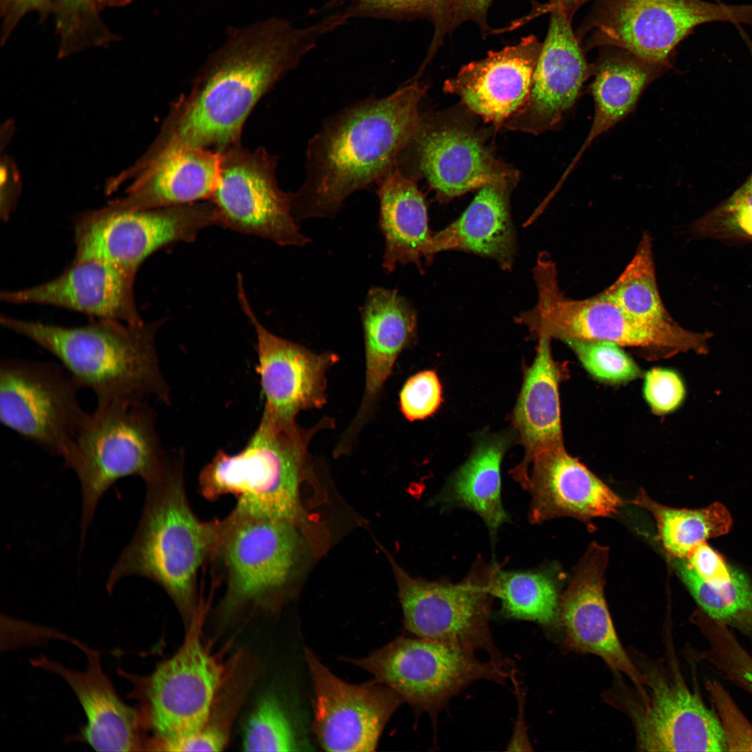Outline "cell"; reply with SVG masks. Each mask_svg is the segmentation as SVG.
I'll return each mask as SVG.
<instances>
[{"mask_svg":"<svg viewBox=\"0 0 752 752\" xmlns=\"http://www.w3.org/2000/svg\"><path fill=\"white\" fill-rule=\"evenodd\" d=\"M339 26L329 15L304 28L272 17L234 30L206 61L188 92L170 107L140 157L150 161L184 148L221 152L241 142L249 115L325 34Z\"/></svg>","mask_w":752,"mask_h":752,"instance_id":"cell-1","label":"cell"},{"mask_svg":"<svg viewBox=\"0 0 752 752\" xmlns=\"http://www.w3.org/2000/svg\"><path fill=\"white\" fill-rule=\"evenodd\" d=\"M426 89L412 79L390 95L357 102L325 120L308 143L304 182L291 193L297 221L334 217L350 195L395 167L420 123Z\"/></svg>","mask_w":752,"mask_h":752,"instance_id":"cell-2","label":"cell"},{"mask_svg":"<svg viewBox=\"0 0 752 752\" xmlns=\"http://www.w3.org/2000/svg\"><path fill=\"white\" fill-rule=\"evenodd\" d=\"M146 485L139 523L113 567L107 586L111 590L130 576L150 579L171 597L187 626L203 600L199 574L210 563L222 519L203 521L193 511L181 456L170 458L162 475Z\"/></svg>","mask_w":752,"mask_h":752,"instance_id":"cell-3","label":"cell"},{"mask_svg":"<svg viewBox=\"0 0 752 752\" xmlns=\"http://www.w3.org/2000/svg\"><path fill=\"white\" fill-rule=\"evenodd\" d=\"M1 324L53 355L79 389L91 390L97 403L169 402L155 347L162 321L128 324L95 319L77 327L1 316Z\"/></svg>","mask_w":752,"mask_h":752,"instance_id":"cell-4","label":"cell"},{"mask_svg":"<svg viewBox=\"0 0 752 752\" xmlns=\"http://www.w3.org/2000/svg\"><path fill=\"white\" fill-rule=\"evenodd\" d=\"M331 423L324 418L304 429L296 422L281 423L262 417L241 451L230 455L219 451L202 469L200 494L210 501L231 494L237 499L235 512L285 519L301 527L299 487L308 447L313 435Z\"/></svg>","mask_w":752,"mask_h":752,"instance_id":"cell-5","label":"cell"},{"mask_svg":"<svg viewBox=\"0 0 752 752\" xmlns=\"http://www.w3.org/2000/svg\"><path fill=\"white\" fill-rule=\"evenodd\" d=\"M62 457L81 487V540L97 503L116 480L130 476L158 479L169 457L160 444L155 414L146 401L97 403L86 413Z\"/></svg>","mask_w":752,"mask_h":752,"instance_id":"cell-6","label":"cell"},{"mask_svg":"<svg viewBox=\"0 0 752 752\" xmlns=\"http://www.w3.org/2000/svg\"><path fill=\"white\" fill-rule=\"evenodd\" d=\"M299 527L281 519L231 511L222 519L210 563L224 593L217 607L223 618L274 611L295 577Z\"/></svg>","mask_w":752,"mask_h":752,"instance_id":"cell-7","label":"cell"},{"mask_svg":"<svg viewBox=\"0 0 752 752\" xmlns=\"http://www.w3.org/2000/svg\"><path fill=\"white\" fill-rule=\"evenodd\" d=\"M533 275L538 301L517 319L536 337L543 334L563 342L606 340L674 354L707 352L711 333L687 330L673 320L654 322L637 319L602 292L583 299L566 297L559 288L555 264L546 252L539 254Z\"/></svg>","mask_w":752,"mask_h":752,"instance_id":"cell-8","label":"cell"},{"mask_svg":"<svg viewBox=\"0 0 752 752\" xmlns=\"http://www.w3.org/2000/svg\"><path fill=\"white\" fill-rule=\"evenodd\" d=\"M211 604L204 599L187 625L178 650L138 680L137 697L145 730L152 736L147 750L187 737L207 721L214 702L231 668L203 639V627Z\"/></svg>","mask_w":752,"mask_h":752,"instance_id":"cell-9","label":"cell"},{"mask_svg":"<svg viewBox=\"0 0 752 752\" xmlns=\"http://www.w3.org/2000/svg\"><path fill=\"white\" fill-rule=\"evenodd\" d=\"M345 661L371 673L407 703L417 715L437 716L451 698L474 682L503 684L512 669L476 652L422 638L400 636L363 658Z\"/></svg>","mask_w":752,"mask_h":752,"instance_id":"cell-10","label":"cell"},{"mask_svg":"<svg viewBox=\"0 0 752 752\" xmlns=\"http://www.w3.org/2000/svg\"><path fill=\"white\" fill-rule=\"evenodd\" d=\"M577 36L591 31L587 48L613 47L666 68L675 47L697 26L752 23V4L705 0H596Z\"/></svg>","mask_w":752,"mask_h":752,"instance_id":"cell-11","label":"cell"},{"mask_svg":"<svg viewBox=\"0 0 752 752\" xmlns=\"http://www.w3.org/2000/svg\"><path fill=\"white\" fill-rule=\"evenodd\" d=\"M405 629L417 637L486 652L508 668L511 661L494 643L489 617L491 580L498 564L479 557L460 581H428L410 576L393 563Z\"/></svg>","mask_w":752,"mask_h":752,"instance_id":"cell-12","label":"cell"},{"mask_svg":"<svg viewBox=\"0 0 752 752\" xmlns=\"http://www.w3.org/2000/svg\"><path fill=\"white\" fill-rule=\"evenodd\" d=\"M212 226H217V218L210 201L143 210L108 203L77 217L74 260H102L137 272L156 251L194 242L201 230Z\"/></svg>","mask_w":752,"mask_h":752,"instance_id":"cell-13","label":"cell"},{"mask_svg":"<svg viewBox=\"0 0 752 752\" xmlns=\"http://www.w3.org/2000/svg\"><path fill=\"white\" fill-rule=\"evenodd\" d=\"M219 153V180L209 200L217 226L281 246H306L311 240L293 216L291 193L283 191L276 180L278 157L263 147L249 150L241 142Z\"/></svg>","mask_w":752,"mask_h":752,"instance_id":"cell-14","label":"cell"},{"mask_svg":"<svg viewBox=\"0 0 752 752\" xmlns=\"http://www.w3.org/2000/svg\"><path fill=\"white\" fill-rule=\"evenodd\" d=\"M80 389L59 363L6 358L0 363V420L45 451L61 456L86 412Z\"/></svg>","mask_w":752,"mask_h":752,"instance_id":"cell-15","label":"cell"},{"mask_svg":"<svg viewBox=\"0 0 752 752\" xmlns=\"http://www.w3.org/2000/svg\"><path fill=\"white\" fill-rule=\"evenodd\" d=\"M395 166L416 181L424 178L441 202L517 173L496 159L472 124L440 116H421Z\"/></svg>","mask_w":752,"mask_h":752,"instance_id":"cell-16","label":"cell"},{"mask_svg":"<svg viewBox=\"0 0 752 752\" xmlns=\"http://www.w3.org/2000/svg\"><path fill=\"white\" fill-rule=\"evenodd\" d=\"M305 655L314 689L313 730L320 746L333 752L374 751L401 697L376 680L347 683L310 649Z\"/></svg>","mask_w":752,"mask_h":752,"instance_id":"cell-17","label":"cell"},{"mask_svg":"<svg viewBox=\"0 0 752 752\" xmlns=\"http://www.w3.org/2000/svg\"><path fill=\"white\" fill-rule=\"evenodd\" d=\"M550 19L524 104L501 127L538 134L556 128L579 97L591 75L579 39L574 33V13L561 0H549Z\"/></svg>","mask_w":752,"mask_h":752,"instance_id":"cell-18","label":"cell"},{"mask_svg":"<svg viewBox=\"0 0 752 752\" xmlns=\"http://www.w3.org/2000/svg\"><path fill=\"white\" fill-rule=\"evenodd\" d=\"M237 281L241 308L256 334V370L265 401L262 416L279 423H295L300 411L324 405L326 373L339 357L331 352L317 354L270 332L250 306L240 276Z\"/></svg>","mask_w":752,"mask_h":752,"instance_id":"cell-19","label":"cell"},{"mask_svg":"<svg viewBox=\"0 0 752 752\" xmlns=\"http://www.w3.org/2000/svg\"><path fill=\"white\" fill-rule=\"evenodd\" d=\"M607 559V548L592 543L561 597L558 614L565 643L575 652L597 655L614 670L624 673L646 700L643 686L648 684V678L638 671L623 649L604 598Z\"/></svg>","mask_w":752,"mask_h":752,"instance_id":"cell-20","label":"cell"},{"mask_svg":"<svg viewBox=\"0 0 752 752\" xmlns=\"http://www.w3.org/2000/svg\"><path fill=\"white\" fill-rule=\"evenodd\" d=\"M219 169V153L199 148L181 149L148 162L137 159L107 180L108 194L127 186L124 195L109 204L143 210L209 201L218 183Z\"/></svg>","mask_w":752,"mask_h":752,"instance_id":"cell-21","label":"cell"},{"mask_svg":"<svg viewBox=\"0 0 752 752\" xmlns=\"http://www.w3.org/2000/svg\"><path fill=\"white\" fill-rule=\"evenodd\" d=\"M136 274L102 260H73L56 278L28 288L3 291L1 299L10 304L50 305L97 319L141 324L143 321L134 296Z\"/></svg>","mask_w":752,"mask_h":752,"instance_id":"cell-22","label":"cell"},{"mask_svg":"<svg viewBox=\"0 0 752 752\" xmlns=\"http://www.w3.org/2000/svg\"><path fill=\"white\" fill-rule=\"evenodd\" d=\"M651 695L633 714L637 744L648 751H723L727 738L721 720L696 692L680 681L648 678Z\"/></svg>","mask_w":752,"mask_h":752,"instance_id":"cell-23","label":"cell"},{"mask_svg":"<svg viewBox=\"0 0 752 752\" xmlns=\"http://www.w3.org/2000/svg\"><path fill=\"white\" fill-rule=\"evenodd\" d=\"M542 42L533 35L463 65L446 80L444 91L457 95L471 112L501 127L526 102Z\"/></svg>","mask_w":752,"mask_h":752,"instance_id":"cell-24","label":"cell"},{"mask_svg":"<svg viewBox=\"0 0 752 752\" xmlns=\"http://www.w3.org/2000/svg\"><path fill=\"white\" fill-rule=\"evenodd\" d=\"M531 495L528 519L542 524L572 517L586 524L616 512L622 500L564 446L535 457L522 486Z\"/></svg>","mask_w":752,"mask_h":752,"instance_id":"cell-25","label":"cell"},{"mask_svg":"<svg viewBox=\"0 0 752 752\" xmlns=\"http://www.w3.org/2000/svg\"><path fill=\"white\" fill-rule=\"evenodd\" d=\"M86 654L84 671L66 668L45 657L33 659L37 667L60 675L75 692L87 717L83 737L98 751L146 750V739L139 710L127 705L104 673L99 654L76 642Z\"/></svg>","mask_w":752,"mask_h":752,"instance_id":"cell-26","label":"cell"},{"mask_svg":"<svg viewBox=\"0 0 752 752\" xmlns=\"http://www.w3.org/2000/svg\"><path fill=\"white\" fill-rule=\"evenodd\" d=\"M366 354V382L361 403L344 432L354 440L368 421L383 386L403 350L416 337L417 317L412 303L397 290H369L361 309Z\"/></svg>","mask_w":752,"mask_h":752,"instance_id":"cell-27","label":"cell"},{"mask_svg":"<svg viewBox=\"0 0 752 752\" xmlns=\"http://www.w3.org/2000/svg\"><path fill=\"white\" fill-rule=\"evenodd\" d=\"M518 180L517 172L480 188L455 221L432 234L426 262L443 251H462L487 257L501 269H511L517 246L510 198Z\"/></svg>","mask_w":752,"mask_h":752,"instance_id":"cell-28","label":"cell"},{"mask_svg":"<svg viewBox=\"0 0 752 752\" xmlns=\"http://www.w3.org/2000/svg\"><path fill=\"white\" fill-rule=\"evenodd\" d=\"M537 338L535 358L525 370L512 418L524 454L510 474L521 486L525 483L528 465L535 457L564 446L558 389L565 375L564 367L552 357L551 338L543 334Z\"/></svg>","mask_w":752,"mask_h":752,"instance_id":"cell-29","label":"cell"},{"mask_svg":"<svg viewBox=\"0 0 752 752\" xmlns=\"http://www.w3.org/2000/svg\"><path fill=\"white\" fill-rule=\"evenodd\" d=\"M375 184L378 224L384 237V269L391 273L398 265L411 263L421 270V258L427 260L432 234L425 200L416 180L395 166Z\"/></svg>","mask_w":752,"mask_h":752,"instance_id":"cell-30","label":"cell"},{"mask_svg":"<svg viewBox=\"0 0 752 752\" xmlns=\"http://www.w3.org/2000/svg\"><path fill=\"white\" fill-rule=\"evenodd\" d=\"M510 445L506 434L485 437L448 478L432 503L444 510L462 508L476 513L487 526L492 545L509 520L501 499L502 460Z\"/></svg>","mask_w":752,"mask_h":752,"instance_id":"cell-31","label":"cell"},{"mask_svg":"<svg viewBox=\"0 0 752 752\" xmlns=\"http://www.w3.org/2000/svg\"><path fill=\"white\" fill-rule=\"evenodd\" d=\"M666 69L625 49L603 47L591 65L594 115L581 150L624 119L634 109L646 87Z\"/></svg>","mask_w":752,"mask_h":752,"instance_id":"cell-32","label":"cell"},{"mask_svg":"<svg viewBox=\"0 0 752 752\" xmlns=\"http://www.w3.org/2000/svg\"><path fill=\"white\" fill-rule=\"evenodd\" d=\"M630 503L652 514L662 545L674 558H687L699 544L728 533L732 524L730 512L719 502L705 508L677 509L657 503L639 490Z\"/></svg>","mask_w":752,"mask_h":752,"instance_id":"cell-33","label":"cell"},{"mask_svg":"<svg viewBox=\"0 0 752 752\" xmlns=\"http://www.w3.org/2000/svg\"><path fill=\"white\" fill-rule=\"evenodd\" d=\"M490 591L501 602L509 618L551 624L559 613L560 599L553 575L542 569L504 570L497 564Z\"/></svg>","mask_w":752,"mask_h":752,"instance_id":"cell-34","label":"cell"},{"mask_svg":"<svg viewBox=\"0 0 752 752\" xmlns=\"http://www.w3.org/2000/svg\"><path fill=\"white\" fill-rule=\"evenodd\" d=\"M256 669L240 652L235 655L229 673L214 702L208 719L194 733L167 742L161 751H221L228 745L235 717L251 687Z\"/></svg>","mask_w":752,"mask_h":752,"instance_id":"cell-35","label":"cell"},{"mask_svg":"<svg viewBox=\"0 0 752 752\" xmlns=\"http://www.w3.org/2000/svg\"><path fill=\"white\" fill-rule=\"evenodd\" d=\"M601 292L637 319L654 322L673 320L659 292L648 234L643 235L633 258L622 274Z\"/></svg>","mask_w":752,"mask_h":752,"instance_id":"cell-36","label":"cell"},{"mask_svg":"<svg viewBox=\"0 0 752 752\" xmlns=\"http://www.w3.org/2000/svg\"><path fill=\"white\" fill-rule=\"evenodd\" d=\"M677 573L690 593L712 618L752 634V582L733 567L730 581L719 586L704 581L684 558H674Z\"/></svg>","mask_w":752,"mask_h":752,"instance_id":"cell-37","label":"cell"},{"mask_svg":"<svg viewBox=\"0 0 752 752\" xmlns=\"http://www.w3.org/2000/svg\"><path fill=\"white\" fill-rule=\"evenodd\" d=\"M58 38V56L67 57L116 39L101 19L97 0H53Z\"/></svg>","mask_w":752,"mask_h":752,"instance_id":"cell-38","label":"cell"},{"mask_svg":"<svg viewBox=\"0 0 752 752\" xmlns=\"http://www.w3.org/2000/svg\"><path fill=\"white\" fill-rule=\"evenodd\" d=\"M245 751L297 750L296 736L283 706L274 695L262 697L248 718L242 739Z\"/></svg>","mask_w":752,"mask_h":752,"instance_id":"cell-39","label":"cell"},{"mask_svg":"<svg viewBox=\"0 0 752 752\" xmlns=\"http://www.w3.org/2000/svg\"><path fill=\"white\" fill-rule=\"evenodd\" d=\"M565 343L574 352L586 370L598 379L622 383L641 375L639 367L617 343L585 340Z\"/></svg>","mask_w":752,"mask_h":752,"instance_id":"cell-40","label":"cell"},{"mask_svg":"<svg viewBox=\"0 0 752 752\" xmlns=\"http://www.w3.org/2000/svg\"><path fill=\"white\" fill-rule=\"evenodd\" d=\"M493 0H436L428 19L433 24L434 33L428 54L419 71L423 72L446 37L462 24L473 22L480 28L484 37L489 33L487 13Z\"/></svg>","mask_w":752,"mask_h":752,"instance_id":"cell-41","label":"cell"},{"mask_svg":"<svg viewBox=\"0 0 752 752\" xmlns=\"http://www.w3.org/2000/svg\"><path fill=\"white\" fill-rule=\"evenodd\" d=\"M696 229L707 236L752 239V175L728 199L701 218Z\"/></svg>","mask_w":752,"mask_h":752,"instance_id":"cell-42","label":"cell"},{"mask_svg":"<svg viewBox=\"0 0 752 752\" xmlns=\"http://www.w3.org/2000/svg\"><path fill=\"white\" fill-rule=\"evenodd\" d=\"M442 401V386L432 370H423L410 377L400 393V410L410 421L431 416Z\"/></svg>","mask_w":752,"mask_h":752,"instance_id":"cell-43","label":"cell"},{"mask_svg":"<svg viewBox=\"0 0 752 752\" xmlns=\"http://www.w3.org/2000/svg\"><path fill=\"white\" fill-rule=\"evenodd\" d=\"M345 3L348 18L373 17L389 19H428L436 0H336Z\"/></svg>","mask_w":752,"mask_h":752,"instance_id":"cell-44","label":"cell"},{"mask_svg":"<svg viewBox=\"0 0 752 752\" xmlns=\"http://www.w3.org/2000/svg\"><path fill=\"white\" fill-rule=\"evenodd\" d=\"M643 393L652 411L664 414L673 412L682 404L686 389L682 379L675 371L656 368L645 375Z\"/></svg>","mask_w":752,"mask_h":752,"instance_id":"cell-45","label":"cell"},{"mask_svg":"<svg viewBox=\"0 0 752 752\" xmlns=\"http://www.w3.org/2000/svg\"><path fill=\"white\" fill-rule=\"evenodd\" d=\"M687 561L696 573L707 583L719 586L728 583L733 567L706 542L699 544L688 556Z\"/></svg>","mask_w":752,"mask_h":752,"instance_id":"cell-46","label":"cell"},{"mask_svg":"<svg viewBox=\"0 0 752 752\" xmlns=\"http://www.w3.org/2000/svg\"><path fill=\"white\" fill-rule=\"evenodd\" d=\"M53 0H0L2 20L1 45L6 42L20 20L31 12H37L41 18L52 10Z\"/></svg>","mask_w":752,"mask_h":752,"instance_id":"cell-47","label":"cell"},{"mask_svg":"<svg viewBox=\"0 0 752 752\" xmlns=\"http://www.w3.org/2000/svg\"><path fill=\"white\" fill-rule=\"evenodd\" d=\"M1 214L6 220L15 205L20 184L17 169L8 155L1 158Z\"/></svg>","mask_w":752,"mask_h":752,"instance_id":"cell-48","label":"cell"},{"mask_svg":"<svg viewBox=\"0 0 752 752\" xmlns=\"http://www.w3.org/2000/svg\"><path fill=\"white\" fill-rule=\"evenodd\" d=\"M515 674V672L514 669L511 673L510 679L513 682L515 695L517 701L518 712L512 735L509 744L507 746V751H532V746L529 740L527 728L524 721L525 695L522 688L520 687Z\"/></svg>","mask_w":752,"mask_h":752,"instance_id":"cell-49","label":"cell"},{"mask_svg":"<svg viewBox=\"0 0 752 752\" xmlns=\"http://www.w3.org/2000/svg\"><path fill=\"white\" fill-rule=\"evenodd\" d=\"M738 668L742 682L752 691V662L747 659L741 660Z\"/></svg>","mask_w":752,"mask_h":752,"instance_id":"cell-50","label":"cell"},{"mask_svg":"<svg viewBox=\"0 0 752 752\" xmlns=\"http://www.w3.org/2000/svg\"><path fill=\"white\" fill-rule=\"evenodd\" d=\"M132 0H97L100 9L127 5Z\"/></svg>","mask_w":752,"mask_h":752,"instance_id":"cell-51","label":"cell"},{"mask_svg":"<svg viewBox=\"0 0 752 752\" xmlns=\"http://www.w3.org/2000/svg\"><path fill=\"white\" fill-rule=\"evenodd\" d=\"M739 31L742 33V36L743 38L744 39L746 45H748L750 53H751V56H752V41L747 36V35L744 33V31H743L741 29H739Z\"/></svg>","mask_w":752,"mask_h":752,"instance_id":"cell-52","label":"cell"}]
</instances>
